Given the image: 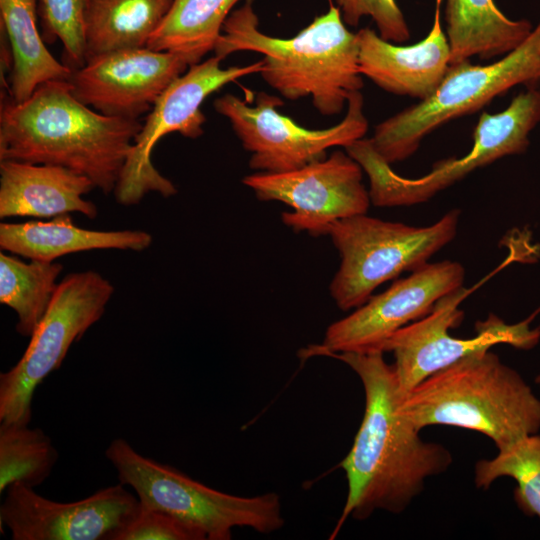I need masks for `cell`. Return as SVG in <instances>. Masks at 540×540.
<instances>
[{
  "instance_id": "obj_19",
  "label": "cell",
  "mask_w": 540,
  "mask_h": 540,
  "mask_svg": "<svg viewBox=\"0 0 540 540\" xmlns=\"http://www.w3.org/2000/svg\"><path fill=\"white\" fill-rule=\"evenodd\" d=\"M153 237L142 230L100 231L76 226L69 214L48 222L0 224V248L30 260L53 262L67 254L95 249L143 251Z\"/></svg>"
},
{
  "instance_id": "obj_2",
  "label": "cell",
  "mask_w": 540,
  "mask_h": 540,
  "mask_svg": "<svg viewBox=\"0 0 540 540\" xmlns=\"http://www.w3.org/2000/svg\"><path fill=\"white\" fill-rule=\"evenodd\" d=\"M142 124L103 115L75 98L68 80L40 84L0 109V161L62 166L88 177L104 194L114 191Z\"/></svg>"
},
{
  "instance_id": "obj_23",
  "label": "cell",
  "mask_w": 540,
  "mask_h": 540,
  "mask_svg": "<svg viewBox=\"0 0 540 540\" xmlns=\"http://www.w3.org/2000/svg\"><path fill=\"white\" fill-rule=\"evenodd\" d=\"M240 0H173L147 48L179 55L188 65L214 50L222 27Z\"/></svg>"
},
{
  "instance_id": "obj_11",
  "label": "cell",
  "mask_w": 540,
  "mask_h": 540,
  "mask_svg": "<svg viewBox=\"0 0 540 540\" xmlns=\"http://www.w3.org/2000/svg\"><path fill=\"white\" fill-rule=\"evenodd\" d=\"M280 98L260 92L255 105L233 94L214 101L215 110L226 117L242 143L251 153L249 167L265 173H283L304 167L326 157L329 148H346L364 138L368 121L363 112L360 91L347 102L341 122L326 129H307L279 112Z\"/></svg>"
},
{
  "instance_id": "obj_7",
  "label": "cell",
  "mask_w": 540,
  "mask_h": 540,
  "mask_svg": "<svg viewBox=\"0 0 540 540\" xmlns=\"http://www.w3.org/2000/svg\"><path fill=\"white\" fill-rule=\"evenodd\" d=\"M460 211L452 209L437 222L415 227L384 221L366 213L334 222L328 235L341 262L330 294L344 311L363 305L382 283L415 271L456 236Z\"/></svg>"
},
{
  "instance_id": "obj_24",
  "label": "cell",
  "mask_w": 540,
  "mask_h": 540,
  "mask_svg": "<svg viewBox=\"0 0 540 540\" xmlns=\"http://www.w3.org/2000/svg\"><path fill=\"white\" fill-rule=\"evenodd\" d=\"M63 266L57 262L30 260L0 253V303L17 314L16 331L30 337L54 296Z\"/></svg>"
},
{
  "instance_id": "obj_3",
  "label": "cell",
  "mask_w": 540,
  "mask_h": 540,
  "mask_svg": "<svg viewBox=\"0 0 540 540\" xmlns=\"http://www.w3.org/2000/svg\"><path fill=\"white\" fill-rule=\"evenodd\" d=\"M213 51L221 60L241 51L262 54L260 74L267 84L289 100L311 96L324 116L339 114L364 84L356 33L333 4L298 34L282 39L259 30L253 0H246L225 20Z\"/></svg>"
},
{
  "instance_id": "obj_15",
  "label": "cell",
  "mask_w": 540,
  "mask_h": 540,
  "mask_svg": "<svg viewBox=\"0 0 540 540\" xmlns=\"http://www.w3.org/2000/svg\"><path fill=\"white\" fill-rule=\"evenodd\" d=\"M0 506L12 540H109L136 513L137 496L118 483L74 502H57L14 483Z\"/></svg>"
},
{
  "instance_id": "obj_10",
  "label": "cell",
  "mask_w": 540,
  "mask_h": 540,
  "mask_svg": "<svg viewBox=\"0 0 540 540\" xmlns=\"http://www.w3.org/2000/svg\"><path fill=\"white\" fill-rule=\"evenodd\" d=\"M221 59L213 56L189 66L159 96L134 139L122 167L114 196L123 206L138 204L151 192L168 198L177 193L175 185L154 167L151 154L158 141L177 132L187 138H198L204 132V100L230 82L260 73L262 60L239 67L222 68Z\"/></svg>"
},
{
  "instance_id": "obj_20",
  "label": "cell",
  "mask_w": 540,
  "mask_h": 540,
  "mask_svg": "<svg viewBox=\"0 0 540 540\" xmlns=\"http://www.w3.org/2000/svg\"><path fill=\"white\" fill-rule=\"evenodd\" d=\"M445 33L450 65L471 57L491 60L517 48L531 33L527 19L508 18L494 0H446Z\"/></svg>"
},
{
  "instance_id": "obj_28",
  "label": "cell",
  "mask_w": 540,
  "mask_h": 540,
  "mask_svg": "<svg viewBox=\"0 0 540 540\" xmlns=\"http://www.w3.org/2000/svg\"><path fill=\"white\" fill-rule=\"evenodd\" d=\"M109 540H206L205 536L175 517L143 506Z\"/></svg>"
},
{
  "instance_id": "obj_22",
  "label": "cell",
  "mask_w": 540,
  "mask_h": 540,
  "mask_svg": "<svg viewBox=\"0 0 540 540\" xmlns=\"http://www.w3.org/2000/svg\"><path fill=\"white\" fill-rule=\"evenodd\" d=\"M173 0H88L86 60L100 54L147 47Z\"/></svg>"
},
{
  "instance_id": "obj_30",
  "label": "cell",
  "mask_w": 540,
  "mask_h": 540,
  "mask_svg": "<svg viewBox=\"0 0 540 540\" xmlns=\"http://www.w3.org/2000/svg\"><path fill=\"white\" fill-rule=\"evenodd\" d=\"M535 383L540 387V374L536 376Z\"/></svg>"
},
{
  "instance_id": "obj_13",
  "label": "cell",
  "mask_w": 540,
  "mask_h": 540,
  "mask_svg": "<svg viewBox=\"0 0 540 540\" xmlns=\"http://www.w3.org/2000/svg\"><path fill=\"white\" fill-rule=\"evenodd\" d=\"M464 280L459 262L427 263L332 323L322 343L309 346L302 355L384 352L386 341L396 331L429 314L441 298L463 287Z\"/></svg>"
},
{
  "instance_id": "obj_4",
  "label": "cell",
  "mask_w": 540,
  "mask_h": 540,
  "mask_svg": "<svg viewBox=\"0 0 540 540\" xmlns=\"http://www.w3.org/2000/svg\"><path fill=\"white\" fill-rule=\"evenodd\" d=\"M400 413L418 430L445 425L479 432L497 449L540 430V399L490 349L432 374L402 396Z\"/></svg>"
},
{
  "instance_id": "obj_14",
  "label": "cell",
  "mask_w": 540,
  "mask_h": 540,
  "mask_svg": "<svg viewBox=\"0 0 540 540\" xmlns=\"http://www.w3.org/2000/svg\"><path fill=\"white\" fill-rule=\"evenodd\" d=\"M363 169L347 152L336 150L321 160L283 173L248 175L243 183L262 201H280L292 208L283 223L296 232L328 235L341 219L367 213L369 191Z\"/></svg>"
},
{
  "instance_id": "obj_27",
  "label": "cell",
  "mask_w": 540,
  "mask_h": 540,
  "mask_svg": "<svg viewBox=\"0 0 540 540\" xmlns=\"http://www.w3.org/2000/svg\"><path fill=\"white\" fill-rule=\"evenodd\" d=\"M88 0H40L42 37L51 44L59 39L64 47L63 64L71 70L86 62L85 14Z\"/></svg>"
},
{
  "instance_id": "obj_17",
  "label": "cell",
  "mask_w": 540,
  "mask_h": 540,
  "mask_svg": "<svg viewBox=\"0 0 540 540\" xmlns=\"http://www.w3.org/2000/svg\"><path fill=\"white\" fill-rule=\"evenodd\" d=\"M441 2L436 0L430 31L415 44L398 45L383 39L371 28L360 29L356 36L362 76L388 93L419 101L431 97L450 67L451 50L441 25Z\"/></svg>"
},
{
  "instance_id": "obj_18",
  "label": "cell",
  "mask_w": 540,
  "mask_h": 540,
  "mask_svg": "<svg viewBox=\"0 0 540 540\" xmlns=\"http://www.w3.org/2000/svg\"><path fill=\"white\" fill-rule=\"evenodd\" d=\"M94 183L71 169L16 160L0 161V218H49L78 212L94 219L96 205L83 198Z\"/></svg>"
},
{
  "instance_id": "obj_1",
  "label": "cell",
  "mask_w": 540,
  "mask_h": 540,
  "mask_svg": "<svg viewBox=\"0 0 540 540\" xmlns=\"http://www.w3.org/2000/svg\"><path fill=\"white\" fill-rule=\"evenodd\" d=\"M384 352L332 353L361 380L365 409L353 445L341 462L348 492L335 533L348 517L365 520L377 510L399 514L424 490L425 481L444 473L452 455L424 441L399 411L402 394Z\"/></svg>"
},
{
  "instance_id": "obj_8",
  "label": "cell",
  "mask_w": 540,
  "mask_h": 540,
  "mask_svg": "<svg viewBox=\"0 0 540 540\" xmlns=\"http://www.w3.org/2000/svg\"><path fill=\"white\" fill-rule=\"evenodd\" d=\"M539 123L540 87L527 88L503 111L480 115L473 131L472 148L466 155L441 160L429 173L415 179L394 172L369 139H359L345 149L366 172L370 200L375 206H411L428 201L478 168L524 153L529 136Z\"/></svg>"
},
{
  "instance_id": "obj_9",
  "label": "cell",
  "mask_w": 540,
  "mask_h": 540,
  "mask_svg": "<svg viewBox=\"0 0 540 540\" xmlns=\"http://www.w3.org/2000/svg\"><path fill=\"white\" fill-rule=\"evenodd\" d=\"M114 286L87 270L66 275L18 362L0 373V424H29L37 387L61 364L71 345L103 316Z\"/></svg>"
},
{
  "instance_id": "obj_26",
  "label": "cell",
  "mask_w": 540,
  "mask_h": 540,
  "mask_svg": "<svg viewBox=\"0 0 540 540\" xmlns=\"http://www.w3.org/2000/svg\"><path fill=\"white\" fill-rule=\"evenodd\" d=\"M501 477L513 478L517 486L514 500L527 516L540 518V435L525 436L498 450L492 459H483L475 465L477 488L489 487Z\"/></svg>"
},
{
  "instance_id": "obj_5",
  "label": "cell",
  "mask_w": 540,
  "mask_h": 540,
  "mask_svg": "<svg viewBox=\"0 0 540 540\" xmlns=\"http://www.w3.org/2000/svg\"><path fill=\"white\" fill-rule=\"evenodd\" d=\"M105 456L119 482L135 491L141 505L192 526L206 540H229L237 527L269 534L284 525L276 493L244 497L216 490L138 453L123 438L111 441Z\"/></svg>"
},
{
  "instance_id": "obj_12",
  "label": "cell",
  "mask_w": 540,
  "mask_h": 540,
  "mask_svg": "<svg viewBox=\"0 0 540 540\" xmlns=\"http://www.w3.org/2000/svg\"><path fill=\"white\" fill-rule=\"evenodd\" d=\"M469 290L460 289L441 298L431 312L396 331L385 343L383 351L392 352L393 364L402 396L432 374L464 357L497 344H508L529 350L540 340V326L531 329V319L506 324L490 314L476 323V336L461 339L449 333L461 324L464 312L460 303Z\"/></svg>"
},
{
  "instance_id": "obj_29",
  "label": "cell",
  "mask_w": 540,
  "mask_h": 540,
  "mask_svg": "<svg viewBox=\"0 0 540 540\" xmlns=\"http://www.w3.org/2000/svg\"><path fill=\"white\" fill-rule=\"evenodd\" d=\"M335 2L347 25L357 26L363 17L369 16L383 39L398 44L410 38L409 26L395 0H335Z\"/></svg>"
},
{
  "instance_id": "obj_21",
  "label": "cell",
  "mask_w": 540,
  "mask_h": 540,
  "mask_svg": "<svg viewBox=\"0 0 540 540\" xmlns=\"http://www.w3.org/2000/svg\"><path fill=\"white\" fill-rule=\"evenodd\" d=\"M37 1L0 0L1 31L11 53L6 89L16 103L29 98L40 84L68 80L72 74L45 45L37 27Z\"/></svg>"
},
{
  "instance_id": "obj_25",
  "label": "cell",
  "mask_w": 540,
  "mask_h": 540,
  "mask_svg": "<svg viewBox=\"0 0 540 540\" xmlns=\"http://www.w3.org/2000/svg\"><path fill=\"white\" fill-rule=\"evenodd\" d=\"M59 454L51 438L29 424H0V493L14 483L42 484L52 473Z\"/></svg>"
},
{
  "instance_id": "obj_16",
  "label": "cell",
  "mask_w": 540,
  "mask_h": 540,
  "mask_svg": "<svg viewBox=\"0 0 540 540\" xmlns=\"http://www.w3.org/2000/svg\"><path fill=\"white\" fill-rule=\"evenodd\" d=\"M179 55L147 47L93 56L68 79L77 100L111 117L137 119L185 70Z\"/></svg>"
},
{
  "instance_id": "obj_6",
  "label": "cell",
  "mask_w": 540,
  "mask_h": 540,
  "mask_svg": "<svg viewBox=\"0 0 540 540\" xmlns=\"http://www.w3.org/2000/svg\"><path fill=\"white\" fill-rule=\"evenodd\" d=\"M540 87V20L514 50L486 65L466 60L450 65L428 99L379 123L369 141L390 165L412 156L442 125L474 113L515 86Z\"/></svg>"
}]
</instances>
